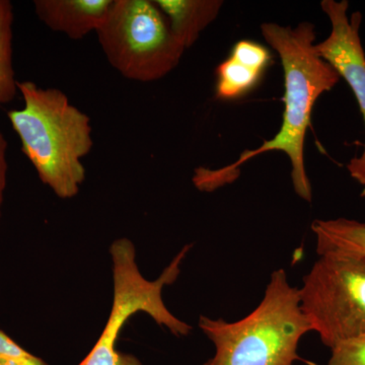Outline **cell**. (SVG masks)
<instances>
[{
    "label": "cell",
    "instance_id": "cell-5",
    "mask_svg": "<svg viewBox=\"0 0 365 365\" xmlns=\"http://www.w3.org/2000/svg\"><path fill=\"white\" fill-rule=\"evenodd\" d=\"M191 247H184L158 279L148 280L137 265L133 242L125 237L112 242L111 312L97 343L78 365H120L121 356L116 350L118 337L127 321L138 312L148 314L158 325L165 327L176 337L189 335L192 327L170 313L163 302V290L179 277L182 261Z\"/></svg>",
    "mask_w": 365,
    "mask_h": 365
},
{
    "label": "cell",
    "instance_id": "cell-2",
    "mask_svg": "<svg viewBox=\"0 0 365 365\" xmlns=\"http://www.w3.org/2000/svg\"><path fill=\"white\" fill-rule=\"evenodd\" d=\"M18 88L24 107L7 112V117L21 150L55 195L73 198L86 179L81 160L93 145L90 117L57 88L33 81H19Z\"/></svg>",
    "mask_w": 365,
    "mask_h": 365
},
{
    "label": "cell",
    "instance_id": "cell-6",
    "mask_svg": "<svg viewBox=\"0 0 365 365\" xmlns=\"http://www.w3.org/2000/svg\"><path fill=\"white\" fill-rule=\"evenodd\" d=\"M299 289L300 307L312 330L331 348L365 336V257L319 255Z\"/></svg>",
    "mask_w": 365,
    "mask_h": 365
},
{
    "label": "cell",
    "instance_id": "cell-7",
    "mask_svg": "<svg viewBox=\"0 0 365 365\" xmlns=\"http://www.w3.org/2000/svg\"><path fill=\"white\" fill-rule=\"evenodd\" d=\"M322 9L331 23V33L323 42L314 45L319 57L347 81L351 88L365 123V53L360 40L362 14L355 11L348 16L347 0H323ZM348 172L359 184L365 185V145L359 158H352Z\"/></svg>",
    "mask_w": 365,
    "mask_h": 365
},
{
    "label": "cell",
    "instance_id": "cell-1",
    "mask_svg": "<svg viewBox=\"0 0 365 365\" xmlns=\"http://www.w3.org/2000/svg\"><path fill=\"white\" fill-rule=\"evenodd\" d=\"M261 32L268 45L279 55L284 72V113L279 131L257 150L244 151L239 160L228 167L220 170L198 168L193 182L200 191H215L235 181L240 167L247 160L262 153L282 151L292 163L295 193L311 202V182L304 168V139L314 104L324 93L339 83L340 76L317 53L313 24L304 21L292 28L265 23L261 26Z\"/></svg>",
    "mask_w": 365,
    "mask_h": 365
},
{
    "label": "cell",
    "instance_id": "cell-12",
    "mask_svg": "<svg viewBox=\"0 0 365 365\" xmlns=\"http://www.w3.org/2000/svg\"><path fill=\"white\" fill-rule=\"evenodd\" d=\"M13 4L0 0V105L11 102L18 93L13 63Z\"/></svg>",
    "mask_w": 365,
    "mask_h": 365
},
{
    "label": "cell",
    "instance_id": "cell-4",
    "mask_svg": "<svg viewBox=\"0 0 365 365\" xmlns=\"http://www.w3.org/2000/svg\"><path fill=\"white\" fill-rule=\"evenodd\" d=\"M97 34L112 67L125 78L140 83L165 78L186 51L150 0H114Z\"/></svg>",
    "mask_w": 365,
    "mask_h": 365
},
{
    "label": "cell",
    "instance_id": "cell-10",
    "mask_svg": "<svg viewBox=\"0 0 365 365\" xmlns=\"http://www.w3.org/2000/svg\"><path fill=\"white\" fill-rule=\"evenodd\" d=\"M268 67L232 51L216 68V97L223 101L239 100L258 86Z\"/></svg>",
    "mask_w": 365,
    "mask_h": 365
},
{
    "label": "cell",
    "instance_id": "cell-15",
    "mask_svg": "<svg viewBox=\"0 0 365 365\" xmlns=\"http://www.w3.org/2000/svg\"><path fill=\"white\" fill-rule=\"evenodd\" d=\"M7 141L0 130V217H1V207L4 203V191L6 188L7 170Z\"/></svg>",
    "mask_w": 365,
    "mask_h": 365
},
{
    "label": "cell",
    "instance_id": "cell-3",
    "mask_svg": "<svg viewBox=\"0 0 365 365\" xmlns=\"http://www.w3.org/2000/svg\"><path fill=\"white\" fill-rule=\"evenodd\" d=\"M199 328L215 346L203 365H294L297 346L312 326L300 307L299 289L283 269L274 271L256 309L240 321L200 316Z\"/></svg>",
    "mask_w": 365,
    "mask_h": 365
},
{
    "label": "cell",
    "instance_id": "cell-8",
    "mask_svg": "<svg viewBox=\"0 0 365 365\" xmlns=\"http://www.w3.org/2000/svg\"><path fill=\"white\" fill-rule=\"evenodd\" d=\"M114 0H35L39 20L54 32L66 34L72 40L83 39L97 32L104 23Z\"/></svg>",
    "mask_w": 365,
    "mask_h": 365
},
{
    "label": "cell",
    "instance_id": "cell-17",
    "mask_svg": "<svg viewBox=\"0 0 365 365\" xmlns=\"http://www.w3.org/2000/svg\"><path fill=\"white\" fill-rule=\"evenodd\" d=\"M361 196H362V197H365V185H364V190H362Z\"/></svg>",
    "mask_w": 365,
    "mask_h": 365
},
{
    "label": "cell",
    "instance_id": "cell-16",
    "mask_svg": "<svg viewBox=\"0 0 365 365\" xmlns=\"http://www.w3.org/2000/svg\"><path fill=\"white\" fill-rule=\"evenodd\" d=\"M0 365H16L11 364V362L4 361V360L0 359Z\"/></svg>",
    "mask_w": 365,
    "mask_h": 365
},
{
    "label": "cell",
    "instance_id": "cell-9",
    "mask_svg": "<svg viewBox=\"0 0 365 365\" xmlns=\"http://www.w3.org/2000/svg\"><path fill=\"white\" fill-rule=\"evenodd\" d=\"M169 21L175 39L185 50L217 18L223 2L220 0H157Z\"/></svg>",
    "mask_w": 365,
    "mask_h": 365
},
{
    "label": "cell",
    "instance_id": "cell-14",
    "mask_svg": "<svg viewBox=\"0 0 365 365\" xmlns=\"http://www.w3.org/2000/svg\"><path fill=\"white\" fill-rule=\"evenodd\" d=\"M0 359L16 365H48L44 360L35 356L0 329Z\"/></svg>",
    "mask_w": 365,
    "mask_h": 365
},
{
    "label": "cell",
    "instance_id": "cell-13",
    "mask_svg": "<svg viewBox=\"0 0 365 365\" xmlns=\"http://www.w3.org/2000/svg\"><path fill=\"white\" fill-rule=\"evenodd\" d=\"M328 365H365V336L333 347Z\"/></svg>",
    "mask_w": 365,
    "mask_h": 365
},
{
    "label": "cell",
    "instance_id": "cell-11",
    "mask_svg": "<svg viewBox=\"0 0 365 365\" xmlns=\"http://www.w3.org/2000/svg\"><path fill=\"white\" fill-rule=\"evenodd\" d=\"M317 239V253L328 252L365 257V223L347 218L314 220L312 225Z\"/></svg>",
    "mask_w": 365,
    "mask_h": 365
}]
</instances>
